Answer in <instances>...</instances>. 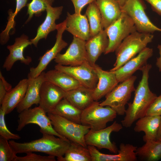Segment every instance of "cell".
<instances>
[{
	"label": "cell",
	"mask_w": 161,
	"mask_h": 161,
	"mask_svg": "<svg viewBox=\"0 0 161 161\" xmlns=\"http://www.w3.org/2000/svg\"><path fill=\"white\" fill-rule=\"evenodd\" d=\"M151 67V64H146L139 70L142 72L141 79L134 91L133 100L128 103L125 116L121 121V124L125 127H131L135 121L146 116L148 109L157 97L149 87V73Z\"/></svg>",
	"instance_id": "6da1fadb"
},
{
	"label": "cell",
	"mask_w": 161,
	"mask_h": 161,
	"mask_svg": "<svg viewBox=\"0 0 161 161\" xmlns=\"http://www.w3.org/2000/svg\"><path fill=\"white\" fill-rule=\"evenodd\" d=\"M41 138L28 142L20 143L9 141L16 153L40 152L60 158L63 157L69 148L71 142L67 139L57 138L53 135L42 133Z\"/></svg>",
	"instance_id": "7a4b0ae2"
},
{
	"label": "cell",
	"mask_w": 161,
	"mask_h": 161,
	"mask_svg": "<svg viewBox=\"0 0 161 161\" xmlns=\"http://www.w3.org/2000/svg\"><path fill=\"white\" fill-rule=\"evenodd\" d=\"M154 38L151 33L136 31L126 38L115 50L116 59L113 67L110 70L119 68L147 47Z\"/></svg>",
	"instance_id": "3957f363"
},
{
	"label": "cell",
	"mask_w": 161,
	"mask_h": 161,
	"mask_svg": "<svg viewBox=\"0 0 161 161\" xmlns=\"http://www.w3.org/2000/svg\"><path fill=\"white\" fill-rule=\"evenodd\" d=\"M100 102L94 101L82 111L81 124L90 127V129L97 131L104 129L107 124L113 121L117 114L109 106H102Z\"/></svg>",
	"instance_id": "277c9868"
},
{
	"label": "cell",
	"mask_w": 161,
	"mask_h": 161,
	"mask_svg": "<svg viewBox=\"0 0 161 161\" xmlns=\"http://www.w3.org/2000/svg\"><path fill=\"white\" fill-rule=\"evenodd\" d=\"M47 115L53 128L61 136L71 142L87 147L84 137L90 129L89 126L75 123L51 113H48Z\"/></svg>",
	"instance_id": "5b68a950"
},
{
	"label": "cell",
	"mask_w": 161,
	"mask_h": 161,
	"mask_svg": "<svg viewBox=\"0 0 161 161\" xmlns=\"http://www.w3.org/2000/svg\"><path fill=\"white\" fill-rule=\"evenodd\" d=\"M137 78L136 76L133 75L120 83L105 96V99L100 102V105L110 107L118 115H125V106L135 90L134 83Z\"/></svg>",
	"instance_id": "8992f818"
},
{
	"label": "cell",
	"mask_w": 161,
	"mask_h": 161,
	"mask_svg": "<svg viewBox=\"0 0 161 161\" xmlns=\"http://www.w3.org/2000/svg\"><path fill=\"white\" fill-rule=\"evenodd\" d=\"M105 29L109 39V44L104 54L115 51L126 38L137 31L132 19L123 12L116 21Z\"/></svg>",
	"instance_id": "52a82bcc"
},
{
	"label": "cell",
	"mask_w": 161,
	"mask_h": 161,
	"mask_svg": "<svg viewBox=\"0 0 161 161\" xmlns=\"http://www.w3.org/2000/svg\"><path fill=\"white\" fill-rule=\"evenodd\" d=\"M46 113L39 106L22 111L19 113L18 115L17 131H21L26 125L29 124H35L40 127V131L41 133L53 135L59 137L67 139L56 131Z\"/></svg>",
	"instance_id": "ba28073f"
},
{
	"label": "cell",
	"mask_w": 161,
	"mask_h": 161,
	"mask_svg": "<svg viewBox=\"0 0 161 161\" xmlns=\"http://www.w3.org/2000/svg\"><path fill=\"white\" fill-rule=\"evenodd\" d=\"M145 8L142 0H126L121 9L132 19L137 31L151 34L161 32V28L154 25L148 17Z\"/></svg>",
	"instance_id": "9c48e42d"
},
{
	"label": "cell",
	"mask_w": 161,
	"mask_h": 161,
	"mask_svg": "<svg viewBox=\"0 0 161 161\" xmlns=\"http://www.w3.org/2000/svg\"><path fill=\"white\" fill-rule=\"evenodd\" d=\"M123 128L122 124L115 121L111 125L104 129L97 131L90 129L86 134L84 139L87 145H92L99 149H106L116 154L118 149L116 144L112 142L110 135L112 132H118Z\"/></svg>",
	"instance_id": "30bf717a"
},
{
	"label": "cell",
	"mask_w": 161,
	"mask_h": 161,
	"mask_svg": "<svg viewBox=\"0 0 161 161\" xmlns=\"http://www.w3.org/2000/svg\"><path fill=\"white\" fill-rule=\"evenodd\" d=\"M66 24L65 19L63 22L57 24V33L54 45L40 57L39 62L36 67L30 68L28 78H35L38 76L46 69L49 63L55 58L57 54L67 46V43L62 38L63 34L66 30Z\"/></svg>",
	"instance_id": "8fae6325"
},
{
	"label": "cell",
	"mask_w": 161,
	"mask_h": 161,
	"mask_svg": "<svg viewBox=\"0 0 161 161\" xmlns=\"http://www.w3.org/2000/svg\"><path fill=\"white\" fill-rule=\"evenodd\" d=\"M86 42L73 36L72 41L65 52L63 54L58 53L55 61L57 64L71 66H79L89 61Z\"/></svg>",
	"instance_id": "7c38bea8"
},
{
	"label": "cell",
	"mask_w": 161,
	"mask_h": 161,
	"mask_svg": "<svg viewBox=\"0 0 161 161\" xmlns=\"http://www.w3.org/2000/svg\"><path fill=\"white\" fill-rule=\"evenodd\" d=\"M54 68L69 74L86 87L94 89L97 85L98 78L97 73L94 66L89 61L76 66L57 64Z\"/></svg>",
	"instance_id": "4fadbf2b"
},
{
	"label": "cell",
	"mask_w": 161,
	"mask_h": 161,
	"mask_svg": "<svg viewBox=\"0 0 161 161\" xmlns=\"http://www.w3.org/2000/svg\"><path fill=\"white\" fill-rule=\"evenodd\" d=\"M92 161H136L137 160L136 153L137 147L131 144L121 143L118 153L114 154L103 153L95 146L88 145Z\"/></svg>",
	"instance_id": "5bb4252c"
},
{
	"label": "cell",
	"mask_w": 161,
	"mask_h": 161,
	"mask_svg": "<svg viewBox=\"0 0 161 161\" xmlns=\"http://www.w3.org/2000/svg\"><path fill=\"white\" fill-rule=\"evenodd\" d=\"M32 44L28 36L23 34L20 37L16 38L14 44L7 46L9 50V55L6 58L3 65V67L7 71H10L15 63L18 61L26 65H29L32 61L30 56H24V49L29 45Z\"/></svg>",
	"instance_id": "9a60e30c"
},
{
	"label": "cell",
	"mask_w": 161,
	"mask_h": 161,
	"mask_svg": "<svg viewBox=\"0 0 161 161\" xmlns=\"http://www.w3.org/2000/svg\"><path fill=\"white\" fill-rule=\"evenodd\" d=\"M152 48L146 47L137 56L130 59L117 70L113 71L119 83L130 78L137 70L147 64L153 55Z\"/></svg>",
	"instance_id": "2e32d148"
},
{
	"label": "cell",
	"mask_w": 161,
	"mask_h": 161,
	"mask_svg": "<svg viewBox=\"0 0 161 161\" xmlns=\"http://www.w3.org/2000/svg\"><path fill=\"white\" fill-rule=\"evenodd\" d=\"M65 92L59 87L45 80L41 88L39 106L46 113H50L64 98Z\"/></svg>",
	"instance_id": "e0dca14e"
},
{
	"label": "cell",
	"mask_w": 161,
	"mask_h": 161,
	"mask_svg": "<svg viewBox=\"0 0 161 161\" xmlns=\"http://www.w3.org/2000/svg\"><path fill=\"white\" fill-rule=\"evenodd\" d=\"M93 66L98 78L97 85L94 89V100L98 101L111 92L119 83L114 71L104 70L96 64Z\"/></svg>",
	"instance_id": "ac0fdd59"
},
{
	"label": "cell",
	"mask_w": 161,
	"mask_h": 161,
	"mask_svg": "<svg viewBox=\"0 0 161 161\" xmlns=\"http://www.w3.org/2000/svg\"><path fill=\"white\" fill-rule=\"evenodd\" d=\"M45 73L43 71L35 78H27L28 84L25 96L16 108L19 113L30 108L34 104H39L41 88L43 83L46 80Z\"/></svg>",
	"instance_id": "d6986e66"
},
{
	"label": "cell",
	"mask_w": 161,
	"mask_h": 161,
	"mask_svg": "<svg viewBox=\"0 0 161 161\" xmlns=\"http://www.w3.org/2000/svg\"><path fill=\"white\" fill-rule=\"evenodd\" d=\"M63 6L53 7L48 5L46 9V16L43 23L38 27L35 37L30 41L35 47H37L39 41L41 39H46L51 32L56 30L57 24L55 21L58 19L62 13Z\"/></svg>",
	"instance_id": "ffe728a7"
},
{
	"label": "cell",
	"mask_w": 161,
	"mask_h": 161,
	"mask_svg": "<svg viewBox=\"0 0 161 161\" xmlns=\"http://www.w3.org/2000/svg\"><path fill=\"white\" fill-rule=\"evenodd\" d=\"M65 30L73 36L86 41L91 37L90 30L88 20L85 15L75 13H67Z\"/></svg>",
	"instance_id": "44dd1931"
},
{
	"label": "cell",
	"mask_w": 161,
	"mask_h": 161,
	"mask_svg": "<svg viewBox=\"0 0 161 161\" xmlns=\"http://www.w3.org/2000/svg\"><path fill=\"white\" fill-rule=\"evenodd\" d=\"M109 44V39L106 30L90 37L86 42V48L89 61L92 66L102 53L105 52Z\"/></svg>",
	"instance_id": "7402d4cb"
},
{
	"label": "cell",
	"mask_w": 161,
	"mask_h": 161,
	"mask_svg": "<svg viewBox=\"0 0 161 161\" xmlns=\"http://www.w3.org/2000/svg\"><path fill=\"white\" fill-rule=\"evenodd\" d=\"M28 84V78L23 79L14 88L7 92L0 106L5 115L11 113L21 101L25 96Z\"/></svg>",
	"instance_id": "603a6c76"
},
{
	"label": "cell",
	"mask_w": 161,
	"mask_h": 161,
	"mask_svg": "<svg viewBox=\"0 0 161 161\" xmlns=\"http://www.w3.org/2000/svg\"><path fill=\"white\" fill-rule=\"evenodd\" d=\"M96 3L100 11L104 29L116 21L120 16L121 7L115 0H96Z\"/></svg>",
	"instance_id": "cb8c5ba5"
},
{
	"label": "cell",
	"mask_w": 161,
	"mask_h": 161,
	"mask_svg": "<svg viewBox=\"0 0 161 161\" xmlns=\"http://www.w3.org/2000/svg\"><path fill=\"white\" fill-rule=\"evenodd\" d=\"M64 98L76 107L83 110L95 101L94 89L81 85L74 89L65 92Z\"/></svg>",
	"instance_id": "d4e9b609"
},
{
	"label": "cell",
	"mask_w": 161,
	"mask_h": 161,
	"mask_svg": "<svg viewBox=\"0 0 161 161\" xmlns=\"http://www.w3.org/2000/svg\"><path fill=\"white\" fill-rule=\"evenodd\" d=\"M161 116L146 115L138 119L135 123L134 130L136 132L143 131L145 142L157 140Z\"/></svg>",
	"instance_id": "484cf974"
},
{
	"label": "cell",
	"mask_w": 161,
	"mask_h": 161,
	"mask_svg": "<svg viewBox=\"0 0 161 161\" xmlns=\"http://www.w3.org/2000/svg\"><path fill=\"white\" fill-rule=\"evenodd\" d=\"M45 79L65 92L74 89L81 84L72 77L64 72L55 69L45 73Z\"/></svg>",
	"instance_id": "4316f807"
},
{
	"label": "cell",
	"mask_w": 161,
	"mask_h": 161,
	"mask_svg": "<svg viewBox=\"0 0 161 161\" xmlns=\"http://www.w3.org/2000/svg\"><path fill=\"white\" fill-rule=\"evenodd\" d=\"M82 111L76 107L66 98H64L49 113L59 115L75 123L81 124Z\"/></svg>",
	"instance_id": "83f0119b"
},
{
	"label": "cell",
	"mask_w": 161,
	"mask_h": 161,
	"mask_svg": "<svg viewBox=\"0 0 161 161\" xmlns=\"http://www.w3.org/2000/svg\"><path fill=\"white\" fill-rule=\"evenodd\" d=\"M137 157L142 160L157 161L161 159V141L156 140L145 142L137 148Z\"/></svg>",
	"instance_id": "f1b7e54d"
},
{
	"label": "cell",
	"mask_w": 161,
	"mask_h": 161,
	"mask_svg": "<svg viewBox=\"0 0 161 161\" xmlns=\"http://www.w3.org/2000/svg\"><path fill=\"white\" fill-rule=\"evenodd\" d=\"M57 158L58 161H92L91 155L87 147L72 142L64 155Z\"/></svg>",
	"instance_id": "f546056e"
},
{
	"label": "cell",
	"mask_w": 161,
	"mask_h": 161,
	"mask_svg": "<svg viewBox=\"0 0 161 161\" xmlns=\"http://www.w3.org/2000/svg\"><path fill=\"white\" fill-rule=\"evenodd\" d=\"M95 1L89 4L85 13L89 22L91 37L104 29L101 15Z\"/></svg>",
	"instance_id": "4dcf8cb0"
},
{
	"label": "cell",
	"mask_w": 161,
	"mask_h": 161,
	"mask_svg": "<svg viewBox=\"0 0 161 161\" xmlns=\"http://www.w3.org/2000/svg\"><path fill=\"white\" fill-rule=\"evenodd\" d=\"M55 0H32L27 6V14L29 16L25 22L27 23L34 16H39L42 13L46 11L48 5L52 6Z\"/></svg>",
	"instance_id": "1f68e13d"
},
{
	"label": "cell",
	"mask_w": 161,
	"mask_h": 161,
	"mask_svg": "<svg viewBox=\"0 0 161 161\" xmlns=\"http://www.w3.org/2000/svg\"><path fill=\"white\" fill-rule=\"evenodd\" d=\"M8 140L0 136V161H15L17 156Z\"/></svg>",
	"instance_id": "d6a6232c"
},
{
	"label": "cell",
	"mask_w": 161,
	"mask_h": 161,
	"mask_svg": "<svg viewBox=\"0 0 161 161\" xmlns=\"http://www.w3.org/2000/svg\"><path fill=\"white\" fill-rule=\"evenodd\" d=\"M4 112L0 108V135L7 140H18L21 139L20 136L12 133L7 128L5 123Z\"/></svg>",
	"instance_id": "836d02e7"
},
{
	"label": "cell",
	"mask_w": 161,
	"mask_h": 161,
	"mask_svg": "<svg viewBox=\"0 0 161 161\" xmlns=\"http://www.w3.org/2000/svg\"><path fill=\"white\" fill-rule=\"evenodd\" d=\"M26 156L23 157L17 156L15 161H55V157L49 155L43 156L38 155L33 152L26 153Z\"/></svg>",
	"instance_id": "e575fe53"
},
{
	"label": "cell",
	"mask_w": 161,
	"mask_h": 161,
	"mask_svg": "<svg viewBox=\"0 0 161 161\" xmlns=\"http://www.w3.org/2000/svg\"><path fill=\"white\" fill-rule=\"evenodd\" d=\"M146 115H161V95L155 99L148 109Z\"/></svg>",
	"instance_id": "d590c367"
},
{
	"label": "cell",
	"mask_w": 161,
	"mask_h": 161,
	"mask_svg": "<svg viewBox=\"0 0 161 161\" xmlns=\"http://www.w3.org/2000/svg\"><path fill=\"white\" fill-rule=\"evenodd\" d=\"M72 2L75 9V13L80 14L82 9L86 4L96 0H71Z\"/></svg>",
	"instance_id": "8d00e7d4"
},
{
	"label": "cell",
	"mask_w": 161,
	"mask_h": 161,
	"mask_svg": "<svg viewBox=\"0 0 161 161\" xmlns=\"http://www.w3.org/2000/svg\"><path fill=\"white\" fill-rule=\"evenodd\" d=\"M151 5L153 10L161 16V0H144Z\"/></svg>",
	"instance_id": "74e56055"
},
{
	"label": "cell",
	"mask_w": 161,
	"mask_h": 161,
	"mask_svg": "<svg viewBox=\"0 0 161 161\" xmlns=\"http://www.w3.org/2000/svg\"><path fill=\"white\" fill-rule=\"evenodd\" d=\"M7 91L6 90L3 83L1 79H0V104L1 105L2 102L6 95Z\"/></svg>",
	"instance_id": "f35d334b"
},
{
	"label": "cell",
	"mask_w": 161,
	"mask_h": 161,
	"mask_svg": "<svg viewBox=\"0 0 161 161\" xmlns=\"http://www.w3.org/2000/svg\"><path fill=\"white\" fill-rule=\"evenodd\" d=\"M157 48L159 51L160 56L157 59L156 65L160 72H161V44L158 45Z\"/></svg>",
	"instance_id": "ab89813d"
},
{
	"label": "cell",
	"mask_w": 161,
	"mask_h": 161,
	"mask_svg": "<svg viewBox=\"0 0 161 161\" xmlns=\"http://www.w3.org/2000/svg\"><path fill=\"white\" fill-rule=\"evenodd\" d=\"M0 79H1L2 81L7 92L12 88V86L6 80L1 71L0 72Z\"/></svg>",
	"instance_id": "60d3db41"
},
{
	"label": "cell",
	"mask_w": 161,
	"mask_h": 161,
	"mask_svg": "<svg viewBox=\"0 0 161 161\" xmlns=\"http://www.w3.org/2000/svg\"><path fill=\"white\" fill-rule=\"evenodd\" d=\"M16 7L17 8L20 10L24 7L26 6L28 0H16Z\"/></svg>",
	"instance_id": "b9f144b4"
},
{
	"label": "cell",
	"mask_w": 161,
	"mask_h": 161,
	"mask_svg": "<svg viewBox=\"0 0 161 161\" xmlns=\"http://www.w3.org/2000/svg\"><path fill=\"white\" fill-rule=\"evenodd\" d=\"M157 140L161 141V115L159 128L157 132Z\"/></svg>",
	"instance_id": "7bdbcfd3"
},
{
	"label": "cell",
	"mask_w": 161,
	"mask_h": 161,
	"mask_svg": "<svg viewBox=\"0 0 161 161\" xmlns=\"http://www.w3.org/2000/svg\"><path fill=\"white\" fill-rule=\"evenodd\" d=\"M117 1L121 7L124 4L126 0H115Z\"/></svg>",
	"instance_id": "ee69618b"
}]
</instances>
